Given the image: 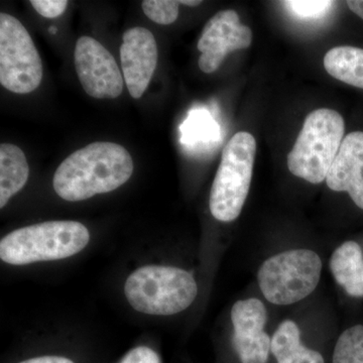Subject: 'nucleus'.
Segmentation results:
<instances>
[{"instance_id": "1", "label": "nucleus", "mask_w": 363, "mask_h": 363, "mask_svg": "<svg viewBox=\"0 0 363 363\" xmlns=\"http://www.w3.org/2000/svg\"><path fill=\"white\" fill-rule=\"evenodd\" d=\"M133 161L123 145L109 142L90 143L60 164L52 179L57 194L78 202L112 192L130 180Z\"/></svg>"}, {"instance_id": "2", "label": "nucleus", "mask_w": 363, "mask_h": 363, "mask_svg": "<svg viewBox=\"0 0 363 363\" xmlns=\"http://www.w3.org/2000/svg\"><path fill=\"white\" fill-rule=\"evenodd\" d=\"M89 240V231L80 222H43L4 236L0 257L13 266L63 259L84 250Z\"/></svg>"}, {"instance_id": "3", "label": "nucleus", "mask_w": 363, "mask_h": 363, "mask_svg": "<svg viewBox=\"0 0 363 363\" xmlns=\"http://www.w3.org/2000/svg\"><path fill=\"white\" fill-rule=\"evenodd\" d=\"M124 293L136 311L169 316L190 307L197 297L198 288L192 274L184 269L147 266L128 277Z\"/></svg>"}, {"instance_id": "4", "label": "nucleus", "mask_w": 363, "mask_h": 363, "mask_svg": "<svg viewBox=\"0 0 363 363\" xmlns=\"http://www.w3.org/2000/svg\"><path fill=\"white\" fill-rule=\"evenodd\" d=\"M343 117L328 108L306 117L302 130L288 156L291 173L312 184L326 180L344 140Z\"/></svg>"}, {"instance_id": "5", "label": "nucleus", "mask_w": 363, "mask_h": 363, "mask_svg": "<svg viewBox=\"0 0 363 363\" xmlns=\"http://www.w3.org/2000/svg\"><path fill=\"white\" fill-rule=\"evenodd\" d=\"M255 152L257 142L245 131L235 133L224 147L209 201L217 220L231 222L240 216L250 192Z\"/></svg>"}, {"instance_id": "6", "label": "nucleus", "mask_w": 363, "mask_h": 363, "mask_svg": "<svg viewBox=\"0 0 363 363\" xmlns=\"http://www.w3.org/2000/svg\"><path fill=\"white\" fill-rule=\"evenodd\" d=\"M322 262L310 250H293L269 257L260 267V291L272 304L291 305L308 297L321 278Z\"/></svg>"}, {"instance_id": "7", "label": "nucleus", "mask_w": 363, "mask_h": 363, "mask_svg": "<svg viewBox=\"0 0 363 363\" xmlns=\"http://www.w3.org/2000/svg\"><path fill=\"white\" fill-rule=\"evenodd\" d=\"M42 79V59L30 33L18 18L0 13V83L11 92L28 94Z\"/></svg>"}, {"instance_id": "8", "label": "nucleus", "mask_w": 363, "mask_h": 363, "mask_svg": "<svg viewBox=\"0 0 363 363\" xmlns=\"http://www.w3.org/2000/svg\"><path fill=\"white\" fill-rule=\"evenodd\" d=\"M76 72L83 89L96 99H114L123 90V77L114 57L90 37H81L74 52Z\"/></svg>"}, {"instance_id": "9", "label": "nucleus", "mask_w": 363, "mask_h": 363, "mask_svg": "<svg viewBox=\"0 0 363 363\" xmlns=\"http://www.w3.org/2000/svg\"><path fill=\"white\" fill-rule=\"evenodd\" d=\"M252 40V30L240 23L238 13L230 9L219 11L204 26L198 42L202 52L199 68L204 73H213L229 52L247 49Z\"/></svg>"}, {"instance_id": "10", "label": "nucleus", "mask_w": 363, "mask_h": 363, "mask_svg": "<svg viewBox=\"0 0 363 363\" xmlns=\"http://www.w3.org/2000/svg\"><path fill=\"white\" fill-rule=\"evenodd\" d=\"M233 345L242 363H267L272 339L264 332L267 310L259 298L238 301L231 310Z\"/></svg>"}, {"instance_id": "11", "label": "nucleus", "mask_w": 363, "mask_h": 363, "mask_svg": "<svg viewBox=\"0 0 363 363\" xmlns=\"http://www.w3.org/2000/svg\"><path fill=\"white\" fill-rule=\"evenodd\" d=\"M157 58L156 39L147 28L138 26L124 33L121 61L131 97L143 96L156 70Z\"/></svg>"}, {"instance_id": "12", "label": "nucleus", "mask_w": 363, "mask_h": 363, "mask_svg": "<svg viewBox=\"0 0 363 363\" xmlns=\"http://www.w3.org/2000/svg\"><path fill=\"white\" fill-rule=\"evenodd\" d=\"M327 186L336 192H347L363 210V133L354 131L344 138L326 178Z\"/></svg>"}, {"instance_id": "13", "label": "nucleus", "mask_w": 363, "mask_h": 363, "mask_svg": "<svg viewBox=\"0 0 363 363\" xmlns=\"http://www.w3.org/2000/svg\"><path fill=\"white\" fill-rule=\"evenodd\" d=\"M330 269L348 295L363 297V253L355 241H346L333 252Z\"/></svg>"}, {"instance_id": "14", "label": "nucleus", "mask_w": 363, "mask_h": 363, "mask_svg": "<svg viewBox=\"0 0 363 363\" xmlns=\"http://www.w3.org/2000/svg\"><path fill=\"white\" fill-rule=\"evenodd\" d=\"M30 167L25 152L11 143L0 145V208L26 185Z\"/></svg>"}, {"instance_id": "15", "label": "nucleus", "mask_w": 363, "mask_h": 363, "mask_svg": "<svg viewBox=\"0 0 363 363\" xmlns=\"http://www.w3.org/2000/svg\"><path fill=\"white\" fill-rule=\"evenodd\" d=\"M271 351L278 363H325L319 352L302 345L298 325L291 320L283 322L274 332Z\"/></svg>"}, {"instance_id": "16", "label": "nucleus", "mask_w": 363, "mask_h": 363, "mask_svg": "<svg viewBox=\"0 0 363 363\" xmlns=\"http://www.w3.org/2000/svg\"><path fill=\"white\" fill-rule=\"evenodd\" d=\"M325 70L346 84L363 89V49L340 45L324 57Z\"/></svg>"}, {"instance_id": "17", "label": "nucleus", "mask_w": 363, "mask_h": 363, "mask_svg": "<svg viewBox=\"0 0 363 363\" xmlns=\"http://www.w3.org/2000/svg\"><path fill=\"white\" fill-rule=\"evenodd\" d=\"M333 363H363V326L357 325L343 332L333 353Z\"/></svg>"}, {"instance_id": "18", "label": "nucleus", "mask_w": 363, "mask_h": 363, "mask_svg": "<svg viewBox=\"0 0 363 363\" xmlns=\"http://www.w3.org/2000/svg\"><path fill=\"white\" fill-rule=\"evenodd\" d=\"M179 6V2L173 0H145L142 2L143 13L159 25L173 23L178 18Z\"/></svg>"}, {"instance_id": "19", "label": "nucleus", "mask_w": 363, "mask_h": 363, "mask_svg": "<svg viewBox=\"0 0 363 363\" xmlns=\"http://www.w3.org/2000/svg\"><path fill=\"white\" fill-rule=\"evenodd\" d=\"M286 7L301 18H319L329 11L333 1H285Z\"/></svg>"}, {"instance_id": "20", "label": "nucleus", "mask_w": 363, "mask_h": 363, "mask_svg": "<svg viewBox=\"0 0 363 363\" xmlns=\"http://www.w3.org/2000/svg\"><path fill=\"white\" fill-rule=\"evenodd\" d=\"M30 4L37 13L47 18H58L68 6L67 0H30Z\"/></svg>"}, {"instance_id": "21", "label": "nucleus", "mask_w": 363, "mask_h": 363, "mask_svg": "<svg viewBox=\"0 0 363 363\" xmlns=\"http://www.w3.org/2000/svg\"><path fill=\"white\" fill-rule=\"evenodd\" d=\"M121 363H161L159 355L147 346L130 350Z\"/></svg>"}, {"instance_id": "22", "label": "nucleus", "mask_w": 363, "mask_h": 363, "mask_svg": "<svg viewBox=\"0 0 363 363\" xmlns=\"http://www.w3.org/2000/svg\"><path fill=\"white\" fill-rule=\"evenodd\" d=\"M20 363H74L68 358L61 357H42L32 358Z\"/></svg>"}, {"instance_id": "23", "label": "nucleus", "mask_w": 363, "mask_h": 363, "mask_svg": "<svg viewBox=\"0 0 363 363\" xmlns=\"http://www.w3.org/2000/svg\"><path fill=\"white\" fill-rule=\"evenodd\" d=\"M346 4L353 13L363 20V0H350Z\"/></svg>"}, {"instance_id": "24", "label": "nucleus", "mask_w": 363, "mask_h": 363, "mask_svg": "<svg viewBox=\"0 0 363 363\" xmlns=\"http://www.w3.org/2000/svg\"><path fill=\"white\" fill-rule=\"evenodd\" d=\"M178 2L179 4H184V6H197L201 4V1H198V0H181V1Z\"/></svg>"}, {"instance_id": "25", "label": "nucleus", "mask_w": 363, "mask_h": 363, "mask_svg": "<svg viewBox=\"0 0 363 363\" xmlns=\"http://www.w3.org/2000/svg\"><path fill=\"white\" fill-rule=\"evenodd\" d=\"M50 33H57V28H55V26H51V28H50Z\"/></svg>"}]
</instances>
